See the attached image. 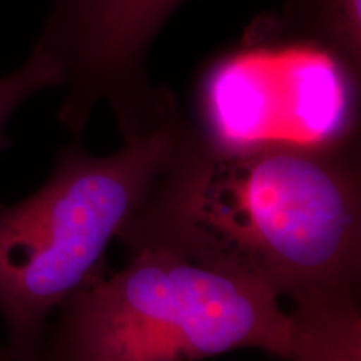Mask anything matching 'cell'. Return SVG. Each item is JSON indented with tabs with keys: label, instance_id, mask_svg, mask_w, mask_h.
<instances>
[{
	"label": "cell",
	"instance_id": "cell-4",
	"mask_svg": "<svg viewBox=\"0 0 361 361\" xmlns=\"http://www.w3.org/2000/svg\"><path fill=\"white\" fill-rule=\"evenodd\" d=\"M358 124L360 66L279 16L258 17L197 82L192 126L219 147L348 146Z\"/></svg>",
	"mask_w": 361,
	"mask_h": 361
},
{
	"label": "cell",
	"instance_id": "cell-6",
	"mask_svg": "<svg viewBox=\"0 0 361 361\" xmlns=\"http://www.w3.org/2000/svg\"><path fill=\"white\" fill-rule=\"evenodd\" d=\"M279 17L361 66V0H284Z\"/></svg>",
	"mask_w": 361,
	"mask_h": 361
},
{
	"label": "cell",
	"instance_id": "cell-2",
	"mask_svg": "<svg viewBox=\"0 0 361 361\" xmlns=\"http://www.w3.org/2000/svg\"><path fill=\"white\" fill-rule=\"evenodd\" d=\"M129 252L59 308L49 361H197L245 348L324 361L303 319L258 281L161 247Z\"/></svg>",
	"mask_w": 361,
	"mask_h": 361
},
{
	"label": "cell",
	"instance_id": "cell-1",
	"mask_svg": "<svg viewBox=\"0 0 361 361\" xmlns=\"http://www.w3.org/2000/svg\"><path fill=\"white\" fill-rule=\"evenodd\" d=\"M119 241L258 281L291 300L322 340L361 338L358 142L219 147L188 121L173 162Z\"/></svg>",
	"mask_w": 361,
	"mask_h": 361
},
{
	"label": "cell",
	"instance_id": "cell-7",
	"mask_svg": "<svg viewBox=\"0 0 361 361\" xmlns=\"http://www.w3.org/2000/svg\"><path fill=\"white\" fill-rule=\"evenodd\" d=\"M54 85H64V72L39 47H34L19 69L0 78V149L8 146L6 126L13 112L34 94Z\"/></svg>",
	"mask_w": 361,
	"mask_h": 361
},
{
	"label": "cell",
	"instance_id": "cell-3",
	"mask_svg": "<svg viewBox=\"0 0 361 361\" xmlns=\"http://www.w3.org/2000/svg\"><path fill=\"white\" fill-rule=\"evenodd\" d=\"M188 119L179 107L124 135L111 156L72 142L51 178L29 197L0 204V314L7 361H44L47 319L99 274L154 194L174 159Z\"/></svg>",
	"mask_w": 361,
	"mask_h": 361
},
{
	"label": "cell",
	"instance_id": "cell-5",
	"mask_svg": "<svg viewBox=\"0 0 361 361\" xmlns=\"http://www.w3.org/2000/svg\"><path fill=\"white\" fill-rule=\"evenodd\" d=\"M183 0H52L37 44L64 72L62 126L80 137L97 104L123 135L147 128L176 102L149 82L152 40Z\"/></svg>",
	"mask_w": 361,
	"mask_h": 361
}]
</instances>
